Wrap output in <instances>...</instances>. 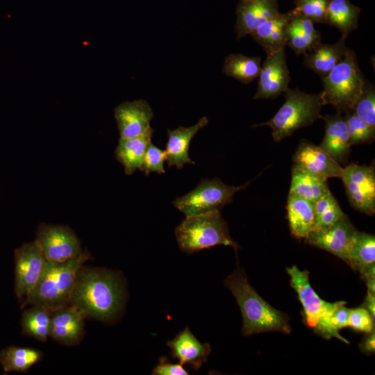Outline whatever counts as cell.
I'll use <instances>...</instances> for the list:
<instances>
[{"instance_id": "6da1fadb", "label": "cell", "mask_w": 375, "mask_h": 375, "mask_svg": "<svg viewBox=\"0 0 375 375\" xmlns=\"http://www.w3.org/2000/svg\"><path fill=\"white\" fill-rule=\"evenodd\" d=\"M124 300L123 284L115 272L83 266L81 268L70 303L86 317L110 322L121 312Z\"/></svg>"}, {"instance_id": "7a4b0ae2", "label": "cell", "mask_w": 375, "mask_h": 375, "mask_svg": "<svg viewBox=\"0 0 375 375\" xmlns=\"http://www.w3.org/2000/svg\"><path fill=\"white\" fill-rule=\"evenodd\" d=\"M224 285L231 290L240 308L243 335L269 331L290 333L288 316L273 308L256 292L242 269L237 268L231 274L224 280Z\"/></svg>"}, {"instance_id": "3957f363", "label": "cell", "mask_w": 375, "mask_h": 375, "mask_svg": "<svg viewBox=\"0 0 375 375\" xmlns=\"http://www.w3.org/2000/svg\"><path fill=\"white\" fill-rule=\"evenodd\" d=\"M92 259L85 251L80 256L64 262H48L44 273L33 291L20 303L40 306L52 311L70 303L78 273L85 262Z\"/></svg>"}, {"instance_id": "277c9868", "label": "cell", "mask_w": 375, "mask_h": 375, "mask_svg": "<svg viewBox=\"0 0 375 375\" xmlns=\"http://www.w3.org/2000/svg\"><path fill=\"white\" fill-rule=\"evenodd\" d=\"M283 94L285 101L276 113L268 121L254 126H269L276 142L322 118L320 110L324 106L321 92L308 94L288 88Z\"/></svg>"}, {"instance_id": "5b68a950", "label": "cell", "mask_w": 375, "mask_h": 375, "mask_svg": "<svg viewBox=\"0 0 375 375\" xmlns=\"http://www.w3.org/2000/svg\"><path fill=\"white\" fill-rule=\"evenodd\" d=\"M321 92L324 104H330L337 112H349L361 94L365 81L355 53L348 48L344 58L322 77Z\"/></svg>"}, {"instance_id": "8992f818", "label": "cell", "mask_w": 375, "mask_h": 375, "mask_svg": "<svg viewBox=\"0 0 375 375\" xmlns=\"http://www.w3.org/2000/svg\"><path fill=\"white\" fill-rule=\"evenodd\" d=\"M175 235L180 249L189 254L217 245L239 249L219 211L186 217L176 228Z\"/></svg>"}, {"instance_id": "52a82bcc", "label": "cell", "mask_w": 375, "mask_h": 375, "mask_svg": "<svg viewBox=\"0 0 375 375\" xmlns=\"http://www.w3.org/2000/svg\"><path fill=\"white\" fill-rule=\"evenodd\" d=\"M286 271L290 277V285L302 305L307 325L325 339L335 338L349 344L331 322L333 312L347 303L344 301L328 302L321 299L310 283L308 271L300 270L296 265L287 267Z\"/></svg>"}, {"instance_id": "ba28073f", "label": "cell", "mask_w": 375, "mask_h": 375, "mask_svg": "<svg viewBox=\"0 0 375 375\" xmlns=\"http://www.w3.org/2000/svg\"><path fill=\"white\" fill-rule=\"evenodd\" d=\"M249 181L241 186L225 185L219 178L202 179L186 194L176 198L172 203L186 217L219 211L232 202L235 194L246 188Z\"/></svg>"}, {"instance_id": "9c48e42d", "label": "cell", "mask_w": 375, "mask_h": 375, "mask_svg": "<svg viewBox=\"0 0 375 375\" xmlns=\"http://www.w3.org/2000/svg\"><path fill=\"white\" fill-rule=\"evenodd\" d=\"M14 257L15 292L21 303L40 281L47 260L35 240L15 249Z\"/></svg>"}, {"instance_id": "30bf717a", "label": "cell", "mask_w": 375, "mask_h": 375, "mask_svg": "<svg viewBox=\"0 0 375 375\" xmlns=\"http://www.w3.org/2000/svg\"><path fill=\"white\" fill-rule=\"evenodd\" d=\"M351 205L368 215L375 212L374 165L351 163L342 169L341 177Z\"/></svg>"}, {"instance_id": "8fae6325", "label": "cell", "mask_w": 375, "mask_h": 375, "mask_svg": "<svg viewBox=\"0 0 375 375\" xmlns=\"http://www.w3.org/2000/svg\"><path fill=\"white\" fill-rule=\"evenodd\" d=\"M35 240L48 262H64L83 252L78 237L67 226L40 224Z\"/></svg>"}, {"instance_id": "7c38bea8", "label": "cell", "mask_w": 375, "mask_h": 375, "mask_svg": "<svg viewBox=\"0 0 375 375\" xmlns=\"http://www.w3.org/2000/svg\"><path fill=\"white\" fill-rule=\"evenodd\" d=\"M356 231L349 217L344 214L331 226L311 231L304 239L307 244L328 251L346 262Z\"/></svg>"}, {"instance_id": "4fadbf2b", "label": "cell", "mask_w": 375, "mask_h": 375, "mask_svg": "<svg viewBox=\"0 0 375 375\" xmlns=\"http://www.w3.org/2000/svg\"><path fill=\"white\" fill-rule=\"evenodd\" d=\"M258 77L254 99H275L289 88L290 76L285 49L267 55Z\"/></svg>"}, {"instance_id": "5bb4252c", "label": "cell", "mask_w": 375, "mask_h": 375, "mask_svg": "<svg viewBox=\"0 0 375 375\" xmlns=\"http://www.w3.org/2000/svg\"><path fill=\"white\" fill-rule=\"evenodd\" d=\"M153 113L149 104L143 99L126 101L115 108L120 138H132L142 135L151 128Z\"/></svg>"}, {"instance_id": "9a60e30c", "label": "cell", "mask_w": 375, "mask_h": 375, "mask_svg": "<svg viewBox=\"0 0 375 375\" xmlns=\"http://www.w3.org/2000/svg\"><path fill=\"white\" fill-rule=\"evenodd\" d=\"M292 160L296 165L312 174L327 180L341 177L343 167L319 146L308 141L301 142Z\"/></svg>"}, {"instance_id": "2e32d148", "label": "cell", "mask_w": 375, "mask_h": 375, "mask_svg": "<svg viewBox=\"0 0 375 375\" xmlns=\"http://www.w3.org/2000/svg\"><path fill=\"white\" fill-rule=\"evenodd\" d=\"M85 317L71 303L52 310L50 336L64 345L78 344L84 335Z\"/></svg>"}, {"instance_id": "e0dca14e", "label": "cell", "mask_w": 375, "mask_h": 375, "mask_svg": "<svg viewBox=\"0 0 375 375\" xmlns=\"http://www.w3.org/2000/svg\"><path fill=\"white\" fill-rule=\"evenodd\" d=\"M278 13V0L240 1L236 8L238 39L250 35L256 28Z\"/></svg>"}, {"instance_id": "ac0fdd59", "label": "cell", "mask_w": 375, "mask_h": 375, "mask_svg": "<svg viewBox=\"0 0 375 375\" xmlns=\"http://www.w3.org/2000/svg\"><path fill=\"white\" fill-rule=\"evenodd\" d=\"M325 122V132L319 147L339 164L347 161L351 144L344 117L335 115L322 116Z\"/></svg>"}, {"instance_id": "d6986e66", "label": "cell", "mask_w": 375, "mask_h": 375, "mask_svg": "<svg viewBox=\"0 0 375 375\" xmlns=\"http://www.w3.org/2000/svg\"><path fill=\"white\" fill-rule=\"evenodd\" d=\"M172 356L179 363L189 365L199 369L208 360L211 352L208 343L201 342L188 327L180 331L172 340L167 342Z\"/></svg>"}, {"instance_id": "ffe728a7", "label": "cell", "mask_w": 375, "mask_h": 375, "mask_svg": "<svg viewBox=\"0 0 375 375\" xmlns=\"http://www.w3.org/2000/svg\"><path fill=\"white\" fill-rule=\"evenodd\" d=\"M208 123L206 117L191 126H179L174 130L167 129L168 140L165 150V160L169 167L175 166L181 169L185 164H195L189 157L190 144L194 136Z\"/></svg>"}, {"instance_id": "44dd1931", "label": "cell", "mask_w": 375, "mask_h": 375, "mask_svg": "<svg viewBox=\"0 0 375 375\" xmlns=\"http://www.w3.org/2000/svg\"><path fill=\"white\" fill-rule=\"evenodd\" d=\"M345 39L341 38L336 43L317 44L303 54V64L321 77L327 74L344 56L348 48Z\"/></svg>"}, {"instance_id": "7402d4cb", "label": "cell", "mask_w": 375, "mask_h": 375, "mask_svg": "<svg viewBox=\"0 0 375 375\" xmlns=\"http://www.w3.org/2000/svg\"><path fill=\"white\" fill-rule=\"evenodd\" d=\"M291 17L290 12L278 13L268 19L250 33L264 49L267 55L285 49V28Z\"/></svg>"}, {"instance_id": "603a6c76", "label": "cell", "mask_w": 375, "mask_h": 375, "mask_svg": "<svg viewBox=\"0 0 375 375\" xmlns=\"http://www.w3.org/2000/svg\"><path fill=\"white\" fill-rule=\"evenodd\" d=\"M286 209L292 235L296 238L304 239L313 228L315 203L288 194Z\"/></svg>"}, {"instance_id": "cb8c5ba5", "label": "cell", "mask_w": 375, "mask_h": 375, "mask_svg": "<svg viewBox=\"0 0 375 375\" xmlns=\"http://www.w3.org/2000/svg\"><path fill=\"white\" fill-rule=\"evenodd\" d=\"M329 192L331 191L327 180L321 178L293 164L290 194L296 195L315 203Z\"/></svg>"}, {"instance_id": "d4e9b609", "label": "cell", "mask_w": 375, "mask_h": 375, "mask_svg": "<svg viewBox=\"0 0 375 375\" xmlns=\"http://www.w3.org/2000/svg\"><path fill=\"white\" fill-rule=\"evenodd\" d=\"M153 130L151 128L141 135L127 139L119 138L115 149V157L124 167V172L131 175L140 169L146 148L151 141Z\"/></svg>"}, {"instance_id": "484cf974", "label": "cell", "mask_w": 375, "mask_h": 375, "mask_svg": "<svg viewBox=\"0 0 375 375\" xmlns=\"http://www.w3.org/2000/svg\"><path fill=\"white\" fill-rule=\"evenodd\" d=\"M360 8L349 0H330L326 16V23L336 27L346 38L357 28Z\"/></svg>"}, {"instance_id": "4316f807", "label": "cell", "mask_w": 375, "mask_h": 375, "mask_svg": "<svg viewBox=\"0 0 375 375\" xmlns=\"http://www.w3.org/2000/svg\"><path fill=\"white\" fill-rule=\"evenodd\" d=\"M346 262L360 273L374 265V235L357 231L353 237Z\"/></svg>"}, {"instance_id": "83f0119b", "label": "cell", "mask_w": 375, "mask_h": 375, "mask_svg": "<svg viewBox=\"0 0 375 375\" xmlns=\"http://www.w3.org/2000/svg\"><path fill=\"white\" fill-rule=\"evenodd\" d=\"M31 306L22 312V333L39 341L45 342L50 336L51 311L40 306Z\"/></svg>"}, {"instance_id": "f1b7e54d", "label": "cell", "mask_w": 375, "mask_h": 375, "mask_svg": "<svg viewBox=\"0 0 375 375\" xmlns=\"http://www.w3.org/2000/svg\"><path fill=\"white\" fill-rule=\"evenodd\" d=\"M42 358V353L30 347L10 346L0 351V363L4 373L27 371Z\"/></svg>"}, {"instance_id": "f546056e", "label": "cell", "mask_w": 375, "mask_h": 375, "mask_svg": "<svg viewBox=\"0 0 375 375\" xmlns=\"http://www.w3.org/2000/svg\"><path fill=\"white\" fill-rule=\"evenodd\" d=\"M261 69L260 57H249L241 53L228 55L222 72L242 83L247 84L258 77Z\"/></svg>"}, {"instance_id": "4dcf8cb0", "label": "cell", "mask_w": 375, "mask_h": 375, "mask_svg": "<svg viewBox=\"0 0 375 375\" xmlns=\"http://www.w3.org/2000/svg\"><path fill=\"white\" fill-rule=\"evenodd\" d=\"M351 145L372 142L375 138V128L352 112L344 117Z\"/></svg>"}, {"instance_id": "1f68e13d", "label": "cell", "mask_w": 375, "mask_h": 375, "mask_svg": "<svg viewBox=\"0 0 375 375\" xmlns=\"http://www.w3.org/2000/svg\"><path fill=\"white\" fill-rule=\"evenodd\" d=\"M285 37L286 45L289 46L297 55H303L321 42L320 37L306 33L293 25L290 20L285 26Z\"/></svg>"}, {"instance_id": "d6a6232c", "label": "cell", "mask_w": 375, "mask_h": 375, "mask_svg": "<svg viewBox=\"0 0 375 375\" xmlns=\"http://www.w3.org/2000/svg\"><path fill=\"white\" fill-rule=\"evenodd\" d=\"M330 0H294L293 15H300L313 23H326V12Z\"/></svg>"}, {"instance_id": "836d02e7", "label": "cell", "mask_w": 375, "mask_h": 375, "mask_svg": "<svg viewBox=\"0 0 375 375\" xmlns=\"http://www.w3.org/2000/svg\"><path fill=\"white\" fill-rule=\"evenodd\" d=\"M351 112L375 128V90L372 85L365 82Z\"/></svg>"}, {"instance_id": "e575fe53", "label": "cell", "mask_w": 375, "mask_h": 375, "mask_svg": "<svg viewBox=\"0 0 375 375\" xmlns=\"http://www.w3.org/2000/svg\"><path fill=\"white\" fill-rule=\"evenodd\" d=\"M165 151L153 144L151 141L146 148L140 169L144 172L146 176H148L151 172L164 174L165 173Z\"/></svg>"}, {"instance_id": "d590c367", "label": "cell", "mask_w": 375, "mask_h": 375, "mask_svg": "<svg viewBox=\"0 0 375 375\" xmlns=\"http://www.w3.org/2000/svg\"><path fill=\"white\" fill-rule=\"evenodd\" d=\"M348 326L369 333L374 330V321L364 307L351 309Z\"/></svg>"}, {"instance_id": "8d00e7d4", "label": "cell", "mask_w": 375, "mask_h": 375, "mask_svg": "<svg viewBox=\"0 0 375 375\" xmlns=\"http://www.w3.org/2000/svg\"><path fill=\"white\" fill-rule=\"evenodd\" d=\"M344 213L337 200L321 214L315 217L313 230L327 228L333 225Z\"/></svg>"}, {"instance_id": "74e56055", "label": "cell", "mask_w": 375, "mask_h": 375, "mask_svg": "<svg viewBox=\"0 0 375 375\" xmlns=\"http://www.w3.org/2000/svg\"><path fill=\"white\" fill-rule=\"evenodd\" d=\"M188 374L182 364L172 363L163 356L160 358L158 363L151 372V374L154 375H187Z\"/></svg>"}, {"instance_id": "f35d334b", "label": "cell", "mask_w": 375, "mask_h": 375, "mask_svg": "<svg viewBox=\"0 0 375 375\" xmlns=\"http://www.w3.org/2000/svg\"><path fill=\"white\" fill-rule=\"evenodd\" d=\"M346 304L339 306L333 313L331 322L338 331L348 326L351 309L345 306Z\"/></svg>"}, {"instance_id": "ab89813d", "label": "cell", "mask_w": 375, "mask_h": 375, "mask_svg": "<svg viewBox=\"0 0 375 375\" xmlns=\"http://www.w3.org/2000/svg\"><path fill=\"white\" fill-rule=\"evenodd\" d=\"M290 15V22L293 25L310 35L320 37L319 32L315 29L314 23L310 19L300 15Z\"/></svg>"}, {"instance_id": "60d3db41", "label": "cell", "mask_w": 375, "mask_h": 375, "mask_svg": "<svg viewBox=\"0 0 375 375\" xmlns=\"http://www.w3.org/2000/svg\"><path fill=\"white\" fill-rule=\"evenodd\" d=\"M361 350L367 353H374L375 350V334L374 330L369 333V335L360 344Z\"/></svg>"}, {"instance_id": "b9f144b4", "label": "cell", "mask_w": 375, "mask_h": 375, "mask_svg": "<svg viewBox=\"0 0 375 375\" xmlns=\"http://www.w3.org/2000/svg\"><path fill=\"white\" fill-rule=\"evenodd\" d=\"M364 308L369 312L372 319L374 321L375 317V294L367 292L364 303Z\"/></svg>"}, {"instance_id": "7bdbcfd3", "label": "cell", "mask_w": 375, "mask_h": 375, "mask_svg": "<svg viewBox=\"0 0 375 375\" xmlns=\"http://www.w3.org/2000/svg\"><path fill=\"white\" fill-rule=\"evenodd\" d=\"M240 1H251V0H240Z\"/></svg>"}]
</instances>
